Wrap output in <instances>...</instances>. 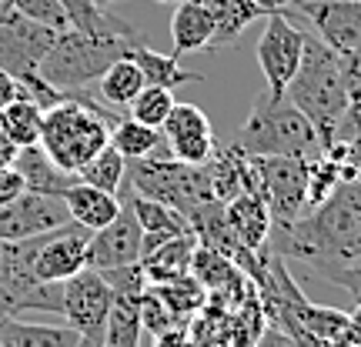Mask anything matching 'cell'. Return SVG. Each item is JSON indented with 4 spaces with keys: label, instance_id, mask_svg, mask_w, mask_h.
Here are the masks:
<instances>
[{
    "label": "cell",
    "instance_id": "cell-37",
    "mask_svg": "<svg viewBox=\"0 0 361 347\" xmlns=\"http://www.w3.org/2000/svg\"><path fill=\"white\" fill-rule=\"evenodd\" d=\"M361 134V94L348 103V114L341 120V130H338V141H348V137H358Z\"/></svg>",
    "mask_w": 361,
    "mask_h": 347
},
{
    "label": "cell",
    "instance_id": "cell-8",
    "mask_svg": "<svg viewBox=\"0 0 361 347\" xmlns=\"http://www.w3.org/2000/svg\"><path fill=\"white\" fill-rule=\"evenodd\" d=\"M261 177V197L274 227H284L308 210V164L301 157H255Z\"/></svg>",
    "mask_w": 361,
    "mask_h": 347
},
{
    "label": "cell",
    "instance_id": "cell-17",
    "mask_svg": "<svg viewBox=\"0 0 361 347\" xmlns=\"http://www.w3.org/2000/svg\"><path fill=\"white\" fill-rule=\"evenodd\" d=\"M124 204L134 210V217L141 224V234H144V254H151L154 247L168 244L174 237H184L191 234V224L184 214H178L174 207L161 204V201H151V197H141V194H130ZM141 254V258H144Z\"/></svg>",
    "mask_w": 361,
    "mask_h": 347
},
{
    "label": "cell",
    "instance_id": "cell-18",
    "mask_svg": "<svg viewBox=\"0 0 361 347\" xmlns=\"http://www.w3.org/2000/svg\"><path fill=\"white\" fill-rule=\"evenodd\" d=\"M64 204H67V214L74 224L87 227L90 234L107 227L111 220L121 214V197L111 191H101L94 184H84V180H74L71 187L64 191Z\"/></svg>",
    "mask_w": 361,
    "mask_h": 347
},
{
    "label": "cell",
    "instance_id": "cell-38",
    "mask_svg": "<svg viewBox=\"0 0 361 347\" xmlns=\"http://www.w3.org/2000/svg\"><path fill=\"white\" fill-rule=\"evenodd\" d=\"M154 347H197V344H194V337L188 334L180 324H174V327H168V331L154 334Z\"/></svg>",
    "mask_w": 361,
    "mask_h": 347
},
{
    "label": "cell",
    "instance_id": "cell-28",
    "mask_svg": "<svg viewBox=\"0 0 361 347\" xmlns=\"http://www.w3.org/2000/svg\"><path fill=\"white\" fill-rule=\"evenodd\" d=\"M40 124H44V111L30 97H17L0 111V134L20 151L30 144H40Z\"/></svg>",
    "mask_w": 361,
    "mask_h": 347
},
{
    "label": "cell",
    "instance_id": "cell-31",
    "mask_svg": "<svg viewBox=\"0 0 361 347\" xmlns=\"http://www.w3.org/2000/svg\"><path fill=\"white\" fill-rule=\"evenodd\" d=\"M171 107H174V94L164 87H151V84H144V90L130 101L128 107V117H134V120H141V124H147V127H164V120H168Z\"/></svg>",
    "mask_w": 361,
    "mask_h": 347
},
{
    "label": "cell",
    "instance_id": "cell-4",
    "mask_svg": "<svg viewBox=\"0 0 361 347\" xmlns=\"http://www.w3.org/2000/svg\"><path fill=\"white\" fill-rule=\"evenodd\" d=\"M141 40L130 37H90L80 34L74 27H67L57 34L54 47L47 57L40 61V77L47 80L54 90L61 94H74V90H87L90 84H97L101 74L111 64H117L121 57H128V51Z\"/></svg>",
    "mask_w": 361,
    "mask_h": 347
},
{
    "label": "cell",
    "instance_id": "cell-41",
    "mask_svg": "<svg viewBox=\"0 0 361 347\" xmlns=\"http://www.w3.org/2000/svg\"><path fill=\"white\" fill-rule=\"evenodd\" d=\"M255 7H258L264 17L268 13H288V11H295V0H251Z\"/></svg>",
    "mask_w": 361,
    "mask_h": 347
},
{
    "label": "cell",
    "instance_id": "cell-35",
    "mask_svg": "<svg viewBox=\"0 0 361 347\" xmlns=\"http://www.w3.org/2000/svg\"><path fill=\"white\" fill-rule=\"evenodd\" d=\"M338 67H341V80H345V90H348V97L355 101V97L361 94V47L338 53Z\"/></svg>",
    "mask_w": 361,
    "mask_h": 347
},
{
    "label": "cell",
    "instance_id": "cell-29",
    "mask_svg": "<svg viewBox=\"0 0 361 347\" xmlns=\"http://www.w3.org/2000/svg\"><path fill=\"white\" fill-rule=\"evenodd\" d=\"M151 291H154L164 304L171 308V314L174 317H188V314H194V310L204 304L207 297V287L194 274H180V277H174V281H164V284H151Z\"/></svg>",
    "mask_w": 361,
    "mask_h": 347
},
{
    "label": "cell",
    "instance_id": "cell-12",
    "mask_svg": "<svg viewBox=\"0 0 361 347\" xmlns=\"http://www.w3.org/2000/svg\"><path fill=\"white\" fill-rule=\"evenodd\" d=\"M67 220L71 214H67L64 197L24 191L11 204H0V241H27V237L61 227Z\"/></svg>",
    "mask_w": 361,
    "mask_h": 347
},
{
    "label": "cell",
    "instance_id": "cell-14",
    "mask_svg": "<svg viewBox=\"0 0 361 347\" xmlns=\"http://www.w3.org/2000/svg\"><path fill=\"white\" fill-rule=\"evenodd\" d=\"M164 144L174 160L180 164H204L214 154V134H211V120L197 103L174 101L168 120H164Z\"/></svg>",
    "mask_w": 361,
    "mask_h": 347
},
{
    "label": "cell",
    "instance_id": "cell-7",
    "mask_svg": "<svg viewBox=\"0 0 361 347\" xmlns=\"http://www.w3.org/2000/svg\"><path fill=\"white\" fill-rule=\"evenodd\" d=\"M61 294H64L61 317L80 334L78 347H101L104 324H107V314H111V304H114V291L104 281V274L90 267L80 270L71 281L61 284Z\"/></svg>",
    "mask_w": 361,
    "mask_h": 347
},
{
    "label": "cell",
    "instance_id": "cell-11",
    "mask_svg": "<svg viewBox=\"0 0 361 347\" xmlns=\"http://www.w3.org/2000/svg\"><path fill=\"white\" fill-rule=\"evenodd\" d=\"M61 30L44 27L30 17L13 13L7 24L0 27V70H7L13 80H30L37 77L40 61L47 57Z\"/></svg>",
    "mask_w": 361,
    "mask_h": 347
},
{
    "label": "cell",
    "instance_id": "cell-34",
    "mask_svg": "<svg viewBox=\"0 0 361 347\" xmlns=\"http://www.w3.org/2000/svg\"><path fill=\"white\" fill-rule=\"evenodd\" d=\"M311 270H318L324 281H331L355 304H361V267H355V264H322V267H311Z\"/></svg>",
    "mask_w": 361,
    "mask_h": 347
},
{
    "label": "cell",
    "instance_id": "cell-21",
    "mask_svg": "<svg viewBox=\"0 0 361 347\" xmlns=\"http://www.w3.org/2000/svg\"><path fill=\"white\" fill-rule=\"evenodd\" d=\"M80 334L71 324H30L0 317V347H78Z\"/></svg>",
    "mask_w": 361,
    "mask_h": 347
},
{
    "label": "cell",
    "instance_id": "cell-27",
    "mask_svg": "<svg viewBox=\"0 0 361 347\" xmlns=\"http://www.w3.org/2000/svg\"><path fill=\"white\" fill-rule=\"evenodd\" d=\"M97 90H101V101L111 107V111H128L130 101L144 90V74L137 70V64L130 57H121L117 64H111L97 80Z\"/></svg>",
    "mask_w": 361,
    "mask_h": 347
},
{
    "label": "cell",
    "instance_id": "cell-16",
    "mask_svg": "<svg viewBox=\"0 0 361 347\" xmlns=\"http://www.w3.org/2000/svg\"><path fill=\"white\" fill-rule=\"evenodd\" d=\"M224 214H228V224H231L234 237H238V244L245 251H251V254H264L268 251L274 220H271V210L261 194H241V197L228 201Z\"/></svg>",
    "mask_w": 361,
    "mask_h": 347
},
{
    "label": "cell",
    "instance_id": "cell-32",
    "mask_svg": "<svg viewBox=\"0 0 361 347\" xmlns=\"http://www.w3.org/2000/svg\"><path fill=\"white\" fill-rule=\"evenodd\" d=\"M11 4L20 17H30V20H37L44 27H54V30H67L71 27L64 7L57 0H11Z\"/></svg>",
    "mask_w": 361,
    "mask_h": 347
},
{
    "label": "cell",
    "instance_id": "cell-5",
    "mask_svg": "<svg viewBox=\"0 0 361 347\" xmlns=\"http://www.w3.org/2000/svg\"><path fill=\"white\" fill-rule=\"evenodd\" d=\"M107 144H111V124L97 111L84 107L74 97H64L61 103L44 111L40 147L67 174H78L87 160L101 154Z\"/></svg>",
    "mask_w": 361,
    "mask_h": 347
},
{
    "label": "cell",
    "instance_id": "cell-3",
    "mask_svg": "<svg viewBox=\"0 0 361 347\" xmlns=\"http://www.w3.org/2000/svg\"><path fill=\"white\" fill-rule=\"evenodd\" d=\"M234 147L247 157H301L314 160L322 154V141L311 127V120L295 103L261 97L255 111L245 117V124L234 134Z\"/></svg>",
    "mask_w": 361,
    "mask_h": 347
},
{
    "label": "cell",
    "instance_id": "cell-46",
    "mask_svg": "<svg viewBox=\"0 0 361 347\" xmlns=\"http://www.w3.org/2000/svg\"><path fill=\"white\" fill-rule=\"evenodd\" d=\"M0 317H7V308H4V304H0Z\"/></svg>",
    "mask_w": 361,
    "mask_h": 347
},
{
    "label": "cell",
    "instance_id": "cell-39",
    "mask_svg": "<svg viewBox=\"0 0 361 347\" xmlns=\"http://www.w3.org/2000/svg\"><path fill=\"white\" fill-rule=\"evenodd\" d=\"M17 97H24V87H20V80H13L7 70H0V111L13 103Z\"/></svg>",
    "mask_w": 361,
    "mask_h": 347
},
{
    "label": "cell",
    "instance_id": "cell-2",
    "mask_svg": "<svg viewBox=\"0 0 361 347\" xmlns=\"http://www.w3.org/2000/svg\"><path fill=\"white\" fill-rule=\"evenodd\" d=\"M284 97L308 117L322 141V151H328L338 141L341 120L351 103L345 80H341V67H338V51H331L324 40L305 34V53H301V64L284 90Z\"/></svg>",
    "mask_w": 361,
    "mask_h": 347
},
{
    "label": "cell",
    "instance_id": "cell-15",
    "mask_svg": "<svg viewBox=\"0 0 361 347\" xmlns=\"http://www.w3.org/2000/svg\"><path fill=\"white\" fill-rule=\"evenodd\" d=\"M295 11L305 13L318 40L345 53L361 47V0H295Z\"/></svg>",
    "mask_w": 361,
    "mask_h": 347
},
{
    "label": "cell",
    "instance_id": "cell-44",
    "mask_svg": "<svg viewBox=\"0 0 361 347\" xmlns=\"http://www.w3.org/2000/svg\"><path fill=\"white\" fill-rule=\"evenodd\" d=\"M94 4H97L101 11H107V7H111V4H117V0H94Z\"/></svg>",
    "mask_w": 361,
    "mask_h": 347
},
{
    "label": "cell",
    "instance_id": "cell-36",
    "mask_svg": "<svg viewBox=\"0 0 361 347\" xmlns=\"http://www.w3.org/2000/svg\"><path fill=\"white\" fill-rule=\"evenodd\" d=\"M24 194V180H20V174L11 168H0V204H11L13 197H20Z\"/></svg>",
    "mask_w": 361,
    "mask_h": 347
},
{
    "label": "cell",
    "instance_id": "cell-43",
    "mask_svg": "<svg viewBox=\"0 0 361 347\" xmlns=\"http://www.w3.org/2000/svg\"><path fill=\"white\" fill-rule=\"evenodd\" d=\"M13 13H17V11H13V4H11V0H0V27L7 24V20L13 17Z\"/></svg>",
    "mask_w": 361,
    "mask_h": 347
},
{
    "label": "cell",
    "instance_id": "cell-45",
    "mask_svg": "<svg viewBox=\"0 0 361 347\" xmlns=\"http://www.w3.org/2000/svg\"><path fill=\"white\" fill-rule=\"evenodd\" d=\"M154 4H180V0H154Z\"/></svg>",
    "mask_w": 361,
    "mask_h": 347
},
{
    "label": "cell",
    "instance_id": "cell-42",
    "mask_svg": "<svg viewBox=\"0 0 361 347\" xmlns=\"http://www.w3.org/2000/svg\"><path fill=\"white\" fill-rule=\"evenodd\" d=\"M348 334L361 344V304H355V310L348 314Z\"/></svg>",
    "mask_w": 361,
    "mask_h": 347
},
{
    "label": "cell",
    "instance_id": "cell-25",
    "mask_svg": "<svg viewBox=\"0 0 361 347\" xmlns=\"http://www.w3.org/2000/svg\"><path fill=\"white\" fill-rule=\"evenodd\" d=\"M128 57L137 64V70L144 74V84H151V87L174 90V87H180V84L201 80V74H194V70H184V67H180V57L151 51V47H144V44H134V47L128 51Z\"/></svg>",
    "mask_w": 361,
    "mask_h": 347
},
{
    "label": "cell",
    "instance_id": "cell-22",
    "mask_svg": "<svg viewBox=\"0 0 361 347\" xmlns=\"http://www.w3.org/2000/svg\"><path fill=\"white\" fill-rule=\"evenodd\" d=\"M194 254H197V237H194V234L174 237V241L154 247L151 254L141 258L144 277H147V284H164V281L180 277V274H191Z\"/></svg>",
    "mask_w": 361,
    "mask_h": 347
},
{
    "label": "cell",
    "instance_id": "cell-19",
    "mask_svg": "<svg viewBox=\"0 0 361 347\" xmlns=\"http://www.w3.org/2000/svg\"><path fill=\"white\" fill-rule=\"evenodd\" d=\"M13 170L24 180V191L51 194V197H64V191L78 180V174H67L64 168H57L40 144L20 147L13 157Z\"/></svg>",
    "mask_w": 361,
    "mask_h": 347
},
{
    "label": "cell",
    "instance_id": "cell-33",
    "mask_svg": "<svg viewBox=\"0 0 361 347\" xmlns=\"http://www.w3.org/2000/svg\"><path fill=\"white\" fill-rule=\"evenodd\" d=\"M141 324L151 334H161V331H168V327L178 324V317L171 314L168 304L151 291V284H147V291H144V297H141Z\"/></svg>",
    "mask_w": 361,
    "mask_h": 347
},
{
    "label": "cell",
    "instance_id": "cell-23",
    "mask_svg": "<svg viewBox=\"0 0 361 347\" xmlns=\"http://www.w3.org/2000/svg\"><path fill=\"white\" fill-rule=\"evenodd\" d=\"M111 147L124 160H144V157H154V154H171L161 130L147 127V124L134 120V117H124V114L111 124Z\"/></svg>",
    "mask_w": 361,
    "mask_h": 347
},
{
    "label": "cell",
    "instance_id": "cell-20",
    "mask_svg": "<svg viewBox=\"0 0 361 347\" xmlns=\"http://www.w3.org/2000/svg\"><path fill=\"white\" fill-rule=\"evenodd\" d=\"M214 40V20L207 13L204 4L197 0H180L174 7V17H171V47H174V57H184V53L204 51Z\"/></svg>",
    "mask_w": 361,
    "mask_h": 347
},
{
    "label": "cell",
    "instance_id": "cell-13",
    "mask_svg": "<svg viewBox=\"0 0 361 347\" xmlns=\"http://www.w3.org/2000/svg\"><path fill=\"white\" fill-rule=\"evenodd\" d=\"M124 204V201H121ZM144 254V234L141 224L134 217V210L128 204L121 207L107 227L90 234L87 244V267L90 270H117V267H130V264H141Z\"/></svg>",
    "mask_w": 361,
    "mask_h": 347
},
{
    "label": "cell",
    "instance_id": "cell-1",
    "mask_svg": "<svg viewBox=\"0 0 361 347\" xmlns=\"http://www.w3.org/2000/svg\"><path fill=\"white\" fill-rule=\"evenodd\" d=\"M274 254L301 260L308 267L322 264H358L361 260V184H338L335 194L318 207L305 210L284 227H271Z\"/></svg>",
    "mask_w": 361,
    "mask_h": 347
},
{
    "label": "cell",
    "instance_id": "cell-10",
    "mask_svg": "<svg viewBox=\"0 0 361 347\" xmlns=\"http://www.w3.org/2000/svg\"><path fill=\"white\" fill-rule=\"evenodd\" d=\"M27 244H30V270L40 281L64 284L74 274L87 270L90 231L74 224V220H67V224H61V227H54L47 234L27 237Z\"/></svg>",
    "mask_w": 361,
    "mask_h": 347
},
{
    "label": "cell",
    "instance_id": "cell-6",
    "mask_svg": "<svg viewBox=\"0 0 361 347\" xmlns=\"http://www.w3.org/2000/svg\"><path fill=\"white\" fill-rule=\"evenodd\" d=\"M128 187L130 194H141L151 201L174 207L178 214L191 217L197 207L211 204L204 164H180L171 154H154L144 160H128Z\"/></svg>",
    "mask_w": 361,
    "mask_h": 347
},
{
    "label": "cell",
    "instance_id": "cell-26",
    "mask_svg": "<svg viewBox=\"0 0 361 347\" xmlns=\"http://www.w3.org/2000/svg\"><path fill=\"white\" fill-rule=\"evenodd\" d=\"M141 297L114 294V304H111V314H107V324H104L101 347H141Z\"/></svg>",
    "mask_w": 361,
    "mask_h": 347
},
{
    "label": "cell",
    "instance_id": "cell-24",
    "mask_svg": "<svg viewBox=\"0 0 361 347\" xmlns=\"http://www.w3.org/2000/svg\"><path fill=\"white\" fill-rule=\"evenodd\" d=\"M197 4H204L207 13H211V20H214V40H211V51H218V47H231L247 27L264 17L251 0H197Z\"/></svg>",
    "mask_w": 361,
    "mask_h": 347
},
{
    "label": "cell",
    "instance_id": "cell-30",
    "mask_svg": "<svg viewBox=\"0 0 361 347\" xmlns=\"http://www.w3.org/2000/svg\"><path fill=\"white\" fill-rule=\"evenodd\" d=\"M124 177H128V160L117 154L111 144H107L94 160H87V164L78 170V180L94 184V187H101V191H111V194H117V197L124 191Z\"/></svg>",
    "mask_w": 361,
    "mask_h": 347
},
{
    "label": "cell",
    "instance_id": "cell-9",
    "mask_svg": "<svg viewBox=\"0 0 361 347\" xmlns=\"http://www.w3.org/2000/svg\"><path fill=\"white\" fill-rule=\"evenodd\" d=\"M305 53V30H298L288 13H268L258 37V67L264 74V87L271 101H284V90L295 77Z\"/></svg>",
    "mask_w": 361,
    "mask_h": 347
},
{
    "label": "cell",
    "instance_id": "cell-40",
    "mask_svg": "<svg viewBox=\"0 0 361 347\" xmlns=\"http://www.w3.org/2000/svg\"><path fill=\"white\" fill-rule=\"evenodd\" d=\"M345 164L355 170V180L361 184V134H358V137H348V141H345Z\"/></svg>",
    "mask_w": 361,
    "mask_h": 347
}]
</instances>
